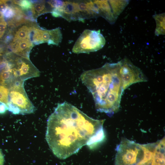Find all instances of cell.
<instances>
[{"instance_id": "1", "label": "cell", "mask_w": 165, "mask_h": 165, "mask_svg": "<svg viewBox=\"0 0 165 165\" xmlns=\"http://www.w3.org/2000/svg\"><path fill=\"white\" fill-rule=\"evenodd\" d=\"M105 120L91 118L67 102L58 104L47 119L46 141L55 156L66 159L85 145L92 149L103 141Z\"/></svg>"}, {"instance_id": "2", "label": "cell", "mask_w": 165, "mask_h": 165, "mask_svg": "<svg viewBox=\"0 0 165 165\" xmlns=\"http://www.w3.org/2000/svg\"><path fill=\"white\" fill-rule=\"evenodd\" d=\"M119 62L107 63L86 71L80 78L92 94L97 111L111 116L119 110L124 91L119 74Z\"/></svg>"}, {"instance_id": "3", "label": "cell", "mask_w": 165, "mask_h": 165, "mask_svg": "<svg viewBox=\"0 0 165 165\" xmlns=\"http://www.w3.org/2000/svg\"><path fill=\"white\" fill-rule=\"evenodd\" d=\"M24 83L17 81L9 87L7 108L13 114H30L35 111V106L25 91Z\"/></svg>"}, {"instance_id": "4", "label": "cell", "mask_w": 165, "mask_h": 165, "mask_svg": "<svg viewBox=\"0 0 165 165\" xmlns=\"http://www.w3.org/2000/svg\"><path fill=\"white\" fill-rule=\"evenodd\" d=\"M116 150L115 165H137L144 156L142 144L126 138L122 139Z\"/></svg>"}, {"instance_id": "5", "label": "cell", "mask_w": 165, "mask_h": 165, "mask_svg": "<svg viewBox=\"0 0 165 165\" xmlns=\"http://www.w3.org/2000/svg\"><path fill=\"white\" fill-rule=\"evenodd\" d=\"M105 39L100 30L86 29L77 39L72 49L75 53L96 51L105 44Z\"/></svg>"}, {"instance_id": "6", "label": "cell", "mask_w": 165, "mask_h": 165, "mask_svg": "<svg viewBox=\"0 0 165 165\" xmlns=\"http://www.w3.org/2000/svg\"><path fill=\"white\" fill-rule=\"evenodd\" d=\"M9 62L11 73L16 81L24 82L28 79L40 75V72L29 59L16 57L13 60L10 59Z\"/></svg>"}, {"instance_id": "7", "label": "cell", "mask_w": 165, "mask_h": 165, "mask_svg": "<svg viewBox=\"0 0 165 165\" xmlns=\"http://www.w3.org/2000/svg\"><path fill=\"white\" fill-rule=\"evenodd\" d=\"M119 62V74L124 91L133 84L147 81L142 71L127 58H124Z\"/></svg>"}, {"instance_id": "8", "label": "cell", "mask_w": 165, "mask_h": 165, "mask_svg": "<svg viewBox=\"0 0 165 165\" xmlns=\"http://www.w3.org/2000/svg\"><path fill=\"white\" fill-rule=\"evenodd\" d=\"M28 38L35 44L47 42L49 45H58L61 42L62 36L59 28L51 30H44L30 27Z\"/></svg>"}, {"instance_id": "9", "label": "cell", "mask_w": 165, "mask_h": 165, "mask_svg": "<svg viewBox=\"0 0 165 165\" xmlns=\"http://www.w3.org/2000/svg\"><path fill=\"white\" fill-rule=\"evenodd\" d=\"M101 16L110 23L114 22L127 4V1L94 0Z\"/></svg>"}, {"instance_id": "10", "label": "cell", "mask_w": 165, "mask_h": 165, "mask_svg": "<svg viewBox=\"0 0 165 165\" xmlns=\"http://www.w3.org/2000/svg\"><path fill=\"white\" fill-rule=\"evenodd\" d=\"M32 42L28 38L12 42L11 44L12 51L16 54L28 59H29V53L33 46Z\"/></svg>"}, {"instance_id": "11", "label": "cell", "mask_w": 165, "mask_h": 165, "mask_svg": "<svg viewBox=\"0 0 165 165\" xmlns=\"http://www.w3.org/2000/svg\"><path fill=\"white\" fill-rule=\"evenodd\" d=\"M165 138L156 142L150 165H165Z\"/></svg>"}, {"instance_id": "12", "label": "cell", "mask_w": 165, "mask_h": 165, "mask_svg": "<svg viewBox=\"0 0 165 165\" xmlns=\"http://www.w3.org/2000/svg\"><path fill=\"white\" fill-rule=\"evenodd\" d=\"M156 144V142L142 144L144 150V156L137 165H147L150 164Z\"/></svg>"}, {"instance_id": "13", "label": "cell", "mask_w": 165, "mask_h": 165, "mask_svg": "<svg viewBox=\"0 0 165 165\" xmlns=\"http://www.w3.org/2000/svg\"><path fill=\"white\" fill-rule=\"evenodd\" d=\"M156 23L155 31L156 35H165V14H156L153 16Z\"/></svg>"}, {"instance_id": "14", "label": "cell", "mask_w": 165, "mask_h": 165, "mask_svg": "<svg viewBox=\"0 0 165 165\" xmlns=\"http://www.w3.org/2000/svg\"><path fill=\"white\" fill-rule=\"evenodd\" d=\"M31 9L33 15L35 17L43 13L52 12L53 10L47 8L44 1L32 3Z\"/></svg>"}, {"instance_id": "15", "label": "cell", "mask_w": 165, "mask_h": 165, "mask_svg": "<svg viewBox=\"0 0 165 165\" xmlns=\"http://www.w3.org/2000/svg\"><path fill=\"white\" fill-rule=\"evenodd\" d=\"M30 27L24 25L20 28L16 32L12 42L28 39Z\"/></svg>"}, {"instance_id": "16", "label": "cell", "mask_w": 165, "mask_h": 165, "mask_svg": "<svg viewBox=\"0 0 165 165\" xmlns=\"http://www.w3.org/2000/svg\"><path fill=\"white\" fill-rule=\"evenodd\" d=\"M9 88L4 85H0V102L4 104L7 108L9 102Z\"/></svg>"}, {"instance_id": "17", "label": "cell", "mask_w": 165, "mask_h": 165, "mask_svg": "<svg viewBox=\"0 0 165 165\" xmlns=\"http://www.w3.org/2000/svg\"><path fill=\"white\" fill-rule=\"evenodd\" d=\"M14 4H18L22 9L24 10H28L31 9L32 3L31 1L28 0H21L19 1H13Z\"/></svg>"}, {"instance_id": "18", "label": "cell", "mask_w": 165, "mask_h": 165, "mask_svg": "<svg viewBox=\"0 0 165 165\" xmlns=\"http://www.w3.org/2000/svg\"><path fill=\"white\" fill-rule=\"evenodd\" d=\"M3 17L7 19L12 18L16 15V12L13 7L8 6L6 10L2 14Z\"/></svg>"}, {"instance_id": "19", "label": "cell", "mask_w": 165, "mask_h": 165, "mask_svg": "<svg viewBox=\"0 0 165 165\" xmlns=\"http://www.w3.org/2000/svg\"><path fill=\"white\" fill-rule=\"evenodd\" d=\"M7 23L2 15H0V38L3 35L6 28Z\"/></svg>"}, {"instance_id": "20", "label": "cell", "mask_w": 165, "mask_h": 165, "mask_svg": "<svg viewBox=\"0 0 165 165\" xmlns=\"http://www.w3.org/2000/svg\"><path fill=\"white\" fill-rule=\"evenodd\" d=\"M7 110V108L4 104L0 103V114L4 113Z\"/></svg>"}, {"instance_id": "21", "label": "cell", "mask_w": 165, "mask_h": 165, "mask_svg": "<svg viewBox=\"0 0 165 165\" xmlns=\"http://www.w3.org/2000/svg\"><path fill=\"white\" fill-rule=\"evenodd\" d=\"M4 158L2 151L0 149V165H4Z\"/></svg>"}, {"instance_id": "22", "label": "cell", "mask_w": 165, "mask_h": 165, "mask_svg": "<svg viewBox=\"0 0 165 165\" xmlns=\"http://www.w3.org/2000/svg\"><path fill=\"white\" fill-rule=\"evenodd\" d=\"M17 18H18V19H17L18 20H19L21 22L22 21H20V20H23V21H24V19H18V16L17 15ZM19 17V18H22V16H20Z\"/></svg>"}, {"instance_id": "23", "label": "cell", "mask_w": 165, "mask_h": 165, "mask_svg": "<svg viewBox=\"0 0 165 165\" xmlns=\"http://www.w3.org/2000/svg\"><path fill=\"white\" fill-rule=\"evenodd\" d=\"M150 165V164H148V165Z\"/></svg>"}]
</instances>
